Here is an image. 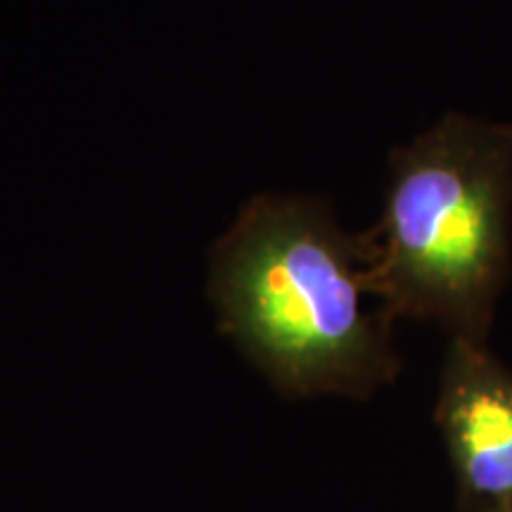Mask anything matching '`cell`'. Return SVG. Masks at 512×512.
I'll list each match as a JSON object with an SVG mask.
<instances>
[{
  "label": "cell",
  "mask_w": 512,
  "mask_h": 512,
  "mask_svg": "<svg viewBox=\"0 0 512 512\" xmlns=\"http://www.w3.org/2000/svg\"><path fill=\"white\" fill-rule=\"evenodd\" d=\"M512 126L448 112L392 152L380 221L361 235L387 313L486 342L512 256Z\"/></svg>",
  "instance_id": "cell-1"
},
{
  "label": "cell",
  "mask_w": 512,
  "mask_h": 512,
  "mask_svg": "<svg viewBox=\"0 0 512 512\" xmlns=\"http://www.w3.org/2000/svg\"><path fill=\"white\" fill-rule=\"evenodd\" d=\"M211 294L228 328L287 387L358 392L389 373L363 309L366 254L325 202L254 197L211 252Z\"/></svg>",
  "instance_id": "cell-2"
},
{
  "label": "cell",
  "mask_w": 512,
  "mask_h": 512,
  "mask_svg": "<svg viewBox=\"0 0 512 512\" xmlns=\"http://www.w3.org/2000/svg\"><path fill=\"white\" fill-rule=\"evenodd\" d=\"M437 425L472 510L512 505V373L486 342L453 337Z\"/></svg>",
  "instance_id": "cell-3"
},
{
  "label": "cell",
  "mask_w": 512,
  "mask_h": 512,
  "mask_svg": "<svg viewBox=\"0 0 512 512\" xmlns=\"http://www.w3.org/2000/svg\"><path fill=\"white\" fill-rule=\"evenodd\" d=\"M472 512H512V505H510V508H494V510H472Z\"/></svg>",
  "instance_id": "cell-4"
}]
</instances>
